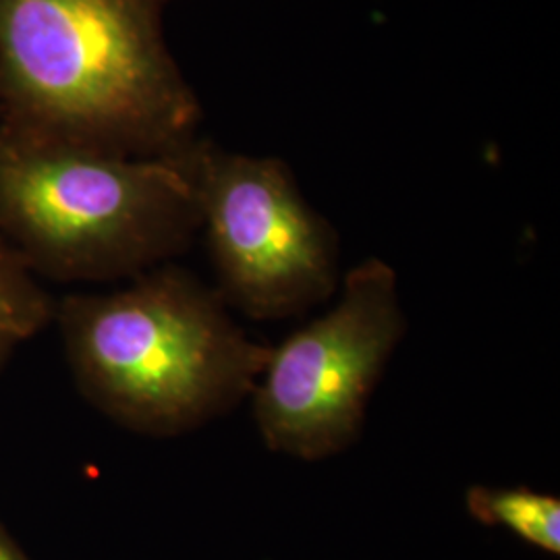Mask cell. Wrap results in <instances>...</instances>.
<instances>
[{
	"mask_svg": "<svg viewBox=\"0 0 560 560\" xmlns=\"http://www.w3.org/2000/svg\"><path fill=\"white\" fill-rule=\"evenodd\" d=\"M467 511L483 525H502L521 540L544 552H560L559 497L527 486L490 488L471 486L465 494Z\"/></svg>",
	"mask_w": 560,
	"mask_h": 560,
	"instance_id": "6",
	"label": "cell"
},
{
	"mask_svg": "<svg viewBox=\"0 0 560 560\" xmlns=\"http://www.w3.org/2000/svg\"><path fill=\"white\" fill-rule=\"evenodd\" d=\"M159 2H161V4H162V2H164V0H159Z\"/></svg>",
	"mask_w": 560,
	"mask_h": 560,
	"instance_id": "9",
	"label": "cell"
},
{
	"mask_svg": "<svg viewBox=\"0 0 560 560\" xmlns=\"http://www.w3.org/2000/svg\"><path fill=\"white\" fill-rule=\"evenodd\" d=\"M201 231L180 152L133 159L0 122V235L36 275L133 279Z\"/></svg>",
	"mask_w": 560,
	"mask_h": 560,
	"instance_id": "3",
	"label": "cell"
},
{
	"mask_svg": "<svg viewBox=\"0 0 560 560\" xmlns=\"http://www.w3.org/2000/svg\"><path fill=\"white\" fill-rule=\"evenodd\" d=\"M200 120L159 0H0L2 125L162 159L198 140Z\"/></svg>",
	"mask_w": 560,
	"mask_h": 560,
	"instance_id": "1",
	"label": "cell"
},
{
	"mask_svg": "<svg viewBox=\"0 0 560 560\" xmlns=\"http://www.w3.org/2000/svg\"><path fill=\"white\" fill-rule=\"evenodd\" d=\"M229 310L168 261L115 291L62 298L55 320L81 397L129 432L168 439L231 413L260 381L272 347Z\"/></svg>",
	"mask_w": 560,
	"mask_h": 560,
	"instance_id": "2",
	"label": "cell"
},
{
	"mask_svg": "<svg viewBox=\"0 0 560 560\" xmlns=\"http://www.w3.org/2000/svg\"><path fill=\"white\" fill-rule=\"evenodd\" d=\"M55 301L0 235V374L23 345L55 320Z\"/></svg>",
	"mask_w": 560,
	"mask_h": 560,
	"instance_id": "7",
	"label": "cell"
},
{
	"mask_svg": "<svg viewBox=\"0 0 560 560\" xmlns=\"http://www.w3.org/2000/svg\"><path fill=\"white\" fill-rule=\"evenodd\" d=\"M0 560H30L21 550L20 544L0 525Z\"/></svg>",
	"mask_w": 560,
	"mask_h": 560,
	"instance_id": "8",
	"label": "cell"
},
{
	"mask_svg": "<svg viewBox=\"0 0 560 560\" xmlns=\"http://www.w3.org/2000/svg\"><path fill=\"white\" fill-rule=\"evenodd\" d=\"M340 284L330 312L270 349L249 397L256 428L272 453L324 460L353 446L405 337L399 282L386 261H361Z\"/></svg>",
	"mask_w": 560,
	"mask_h": 560,
	"instance_id": "5",
	"label": "cell"
},
{
	"mask_svg": "<svg viewBox=\"0 0 560 560\" xmlns=\"http://www.w3.org/2000/svg\"><path fill=\"white\" fill-rule=\"evenodd\" d=\"M219 295L252 320L300 316L339 289V241L284 162L196 140L180 150Z\"/></svg>",
	"mask_w": 560,
	"mask_h": 560,
	"instance_id": "4",
	"label": "cell"
}]
</instances>
